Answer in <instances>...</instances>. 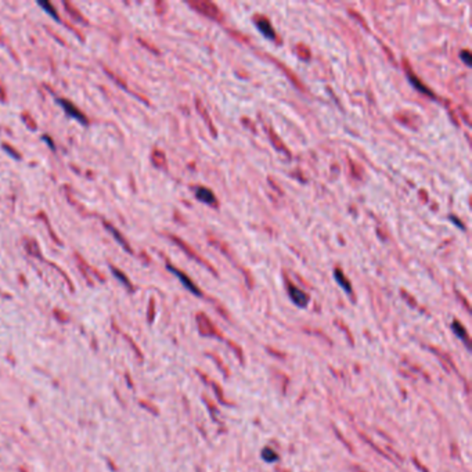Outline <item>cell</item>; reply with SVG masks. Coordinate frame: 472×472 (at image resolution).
<instances>
[{
  "label": "cell",
  "mask_w": 472,
  "mask_h": 472,
  "mask_svg": "<svg viewBox=\"0 0 472 472\" xmlns=\"http://www.w3.org/2000/svg\"><path fill=\"white\" fill-rule=\"evenodd\" d=\"M55 103L64 110L65 115H67L68 118H72V120L78 121L79 124L83 125V126H89V118L83 114L82 111L79 110L78 107L73 104L72 101L68 100V99H64V97H57V99H55Z\"/></svg>",
  "instance_id": "6da1fadb"
},
{
  "label": "cell",
  "mask_w": 472,
  "mask_h": 472,
  "mask_svg": "<svg viewBox=\"0 0 472 472\" xmlns=\"http://www.w3.org/2000/svg\"><path fill=\"white\" fill-rule=\"evenodd\" d=\"M197 324L200 334L204 335V337H213V338L223 339V334L213 326V323L209 320V317H206L204 313H198L197 314Z\"/></svg>",
  "instance_id": "7a4b0ae2"
},
{
  "label": "cell",
  "mask_w": 472,
  "mask_h": 472,
  "mask_svg": "<svg viewBox=\"0 0 472 472\" xmlns=\"http://www.w3.org/2000/svg\"><path fill=\"white\" fill-rule=\"evenodd\" d=\"M166 269H168V270H169L170 273H173V274L180 280V283H182V284L184 285V288H187L188 291H190L191 293H194L195 297H202L201 289L198 288L197 285L194 284L193 281H191V279H190V277H188L187 274H184L183 271L179 270V269H176L174 266H172L169 262L166 263Z\"/></svg>",
  "instance_id": "3957f363"
},
{
  "label": "cell",
  "mask_w": 472,
  "mask_h": 472,
  "mask_svg": "<svg viewBox=\"0 0 472 472\" xmlns=\"http://www.w3.org/2000/svg\"><path fill=\"white\" fill-rule=\"evenodd\" d=\"M287 291L291 301H292L298 307H306L309 303V295L305 293L302 289H299L297 285H293L289 280H287Z\"/></svg>",
  "instance_id": "277c9868"
},
{
  "label": "cell",
  "mask_w": 472,
  "mask_h": 472,
  "mask_svg": "<svg viewBox=\"0 0 472 472\" xmlns=\"http://www.w3.org/2000/svg\"><path fill=\"white\" fill-rule=\"evenodd\" d=\"M188 5L194 7L195 10H198L200 13L208 15L209 18H222V14H220L219 9L213 3H211V2H188Z\"/></svg>",
  "instance_id": "5b68a950"
},
{
  "label": "cell",
  "mask_w": 472,
  "mask_h": 472,
  "mask_svg": "<svg viewBox=\"0 0 472 472\" xmlns=\"http://www.w3.org/2000/svg\"><path fill=\"white\" fill-rule=\"evenodd\" d=\"M428 349H429V350H431V352L434 353V355H435L436 358L439 359L440 363H442V366L445 367L446 371L450 372V368H451V371L457 372V374H459V371H457V367H456V364H454L453 359L450 358V355H447V353H445V352H442L440 349L435 348V346H428ZM459 376H460V374H459Z\"/></svg>",
  "instance_id": "8992f818"
},
{
  "label": "cell",
  "mask_w": 472,
  "mask_h": 472,
  "mask_svg": "<svg viewBox=\"0 0 472 472\" xmlns=\"http://www.w3.org/2000/svg\"><path fill=\"white\" fill-rule=\"evenodd\" d=\"M103 226H104V227H106V229L108 230V231H110V234L112 235V237H114L115 241L120 244L121 247L124 248L126 252L133 253V249H132V248H130V245H129V241L126 239H125L124 235H122V234H121L120 231H118V230H116V227H114V226L111 225L110 222H107V220H104V219H103Z\"/></svg>",
  "instance_id": "52a82bcc"
},
{
  "label": "cell",
  "mask_w": 472,
  "mask_h": 472,
  "mask_svg": "<svg viewBox=\"0 0 472 472\" xmlns=\"http://www.w3.org/2000/svg\"><path fill=\"white\" fill-rule=\"evenodd\" d=\"M255 25H257V28L259 29V32L266 37V39H269V41H274V28L271 27V24L269 23V19H267L266 17H258V18L255 19Z\"/></svg>",
  "instance_id": "ba28073f"
},
{
  "label": "cell",
  "mask_w": 472,
  "mask_h": 472,
  "mask_svg": "<svg viewBox=\"0 0 472 472\" xmlns=\"http://www.w3.org/2000/svg\"><path fill=\"white\" fill-rule=\"evenodd\" d=\"M450 327H451V331L456 334V337L459 339H461L464 342V345H465V348L469 350V349H471V345H469V335H468V331L467 328L464 327V324H461L459 320H453V323H451V326Z\"/></svg>",
  "instance_id": "9c48e42d"
},
{
  "label": "cell",
  "mask_w": 472,
  "mask_h": 472,
  "mask_svg": "<svg viewBox=\"0 0 472 472\" xmlns=\"http://www.w3.org/2000/svg\"><path fill=\"white\" fill-rule=\"evenodd\" d=\"M194 194L198 201L208 204V205H216L215 194L212 193L209 188L206 187H194Z\"/></svg>",
  "instance_id": "30bf717a"
},
{
  "label": "cell",
  "mask_w": 472,
  "mask_h": 472,
  "mask_svg": "<svg viewBox=\"0 0 472 472\" xmlns=\"http://www.w3.org/2000/svg\"><path fill=\"white\" fill-rule=\"evenodd\" d=\"M63 5H64L65 11H67L68 15H71L75 21H78V23L83 24V25H89V21H87L86 17H85V15H83V14L81 13L78 9H76V7H75L71 2H67V0H64V2H63Z\"/></svg>",
  "instance_id": "8fae6325"
},
{
  "label": "cell",
  "mask_w": 472,
  "mask_h": 472,
  "mask_svg": "<svg viewBox=\"0 0 472 472\" xmlns=\"http://www.w3.org/2000/svg\"><path fill=\"white\" fill-rule=\"evenodd\" d=\"M23 243H24V248H25V251L28 252V255H31V257L37 258V259H42V261H43V258H42V252H41V247H39V244L36 243V240L25 237V239L23 240Z\"/></svg>",
  "instance_id": "7c38bea8"
},
{
  "label": "cell",
  "mask_w": 472,
  "mask_h": 472,
  "mask_svg": "<svg viewBox=\"0 0 472 472\" xmlns=\"http://www.w3.org/2000/svg\"><path fill=\"white\" fill-rule=\"evenodd\" d=\"M169 239L172 240V241H173V243H176V245H178V247H180L182 248V249H183L184 252H187L188 253V257H191L193 258V259H195V261H198V262H201V263H204V265H206V266L209 267V269H211L212 270V273H215V270H213V269H212L211 266H209V265H208V263H206V262H204L201 259V258L198 257L197 253L194 252L193 249H191V248L188 247L187 244L184 243V241H182V240L180 239H178V237H174V235H169Z\"/></svg>",
  "instance_id": "4fadbf2b"
},
{
  "label": "cell",
  "mask_w": 472,
  "mask_h": 472,
  "mask_svg": "<svg viewBox=\"0 0 472 472\" xmlns=\"http://www.w3.org/2000/svg\"><path fill=\"white\" fill-rule=\"evenodd\" d=\"M334 277H335V280H337V283L339 284V287L344 289L345 292L348 293V295L353 297L352 284H350V283H349V280L346 279V277H345L344 271L337 267V269H335V271H334Z\"/></svg>",
  "instance_id": "5bb4252c"
},
{
  "label": "cell",
  "mask_w": 472,
  "mask_h": 472,
  "mask_svg": "<svg viewBox=\"0 0 472 472\" xmlns=\"http://www.w3.org/2000/svg\"><path fill=\"white\" fill-rule=\"evenodd\" d=\"M110 270H111V273L115 276V279L118 280V281H121V283H122V284H124L125 287L130 291V292H133L134 291L133 284L130 283V280H129V277L125 274L124 271L120 270V269H118L116 266H114V265H110Z\"/></svg>",
  "instance_id": "9a60e30c"
},
{
  "label": "cell",
  "mask_w": 472,
  "mask_h": 472,
  "mask_svg": "<svg viewBox=\"0 0 472 472\" xmlns=\"http://www.w3.org/2000/svg\"><path fill=\"white\" fill-rule=\"evenodd\" d=\"M408 82L411 83L412 86L416 87V89H417L418 92L422 93V94H426V96L435 97V94H434V93H432L431 90H429V87H426L425 85H424V83H422L421 81H420V79L417 78V76H414V75H412L411 72H408Z\"/></svg>",
  "instance_id": "2e32d148"
},
{
  "label": "cell",
  "mask_w": 472,
  "mask_h": 472,
  "mask_svg": "<svg viewBox=\"0 0 472 472\" xmlns=\"http://www.w3.org/2000/svg\"><path fill=\"white\" fill-rule=\"evenodd\" d=\"M37 5L41 6L42 9L45 10V11H46L47 14H49V15H50L51 18L53 19H55V21H58V23H63V19H61V17H60V14H58V11H57V10H55V7L53 5H51L50 2H37Z\"/></svg>",
  "instance_id": "e0dca14e"
},
{
  "label": "cell",
  "mask_w": 472,
  "mask_h": 472,
  "mask_svg": "<svg viewBox=\"0 0 472 472\" xmlns=\"http://www.w3.org/2000/svg\"><path fill=\"white\" fill-rule=\"evenodd\" d=\"M359 436H360V438H362V439L364 440V442H366L367 445L370 446V447H372V449L376 450L377 453H378V454H381V456H382V457H385L386 460H389V461H392V463H395V460L392 459V457H390L389 454L386 453L385 450H382V449H381V447H378V446H377L376 443H374V442H372V440L370 439V438H368V436H367V435H364V434H362V432H359Z\"/></svg>",
  "instance_id": "ac0fdd59"
},
{
  "label": "cell",
  "mask_w": 472,
  "mask_h": 472,
  "mask_svg": "<svg viewBox=\"0 0 472 472\" xmlns=\"http://www.w3.org/2000/svg\"><path fill=\"white\" fill-rule=\"evenodd\" d=\"M261 457L263 461H266V463H276V461H279L280 456L277 451H274L270 447H265V449L262 450Z\"/></svg>",
  "instance_id": "d6986e66"
},
{
  "label": "cell",
  "mask_w": 472,
  "mask_h": 472,
  "mask_svg": "<svg viewBox=\"0 0 472 472\" xmlns=\"http://www.w3.org/2000/svg\"><path fill=\"white\" fill-rule=\"evenodd\" d=\"M151 161L156 168H165L166 166V156L161 150H154L152 151Z\"/></svg>",
  "instance_id": "ffe728a7"
},
{
  "label": "cell",
  "mask_w": 472,
  "mask_h": 472,
  "mask_svg": "<svg viewBox=\"0 0 472 472\" xmlns=\"http://www.w3.org/2000/svg\"><path fill=\"white\" fill-rule=\"evenodd\" d=\"M206 380L209 381L208 384H209V385L212 386V389H213V392H215L216 398H218V400H219V403L225 404V406H229L230 403H229V402H227V400L225 399V396H223V389H222V386L218 385V384H216L215 381L209 380L208 377H206Z\"/></svg>",
  "instance_id": "44dd1931"
},
{
  "label": "cell",
  "mask_w": 472,
  "mask_h": 472,
  "mask_svg": "<svg viewBox=\"0 0 472 472\" xmlns=\"http://www.w3.org/2000/svg\"><path fill=\"white\" fill-rule=\"evenodd\" d=\"M204 402H205L206 407H208V410H209V412H211L212 420H213L215 422H218V424H219L220 426H223V422H222V418H220L219 408L215 407V406H213V403H212V402L209 399H204Z\"/></svg>",
  "instance_id": "7402d4cb"
},
{
  "label": "cell",
  "mask_w": 472,
  "mask_h": 472,
  "mask_svg": "<svg viewBox=\"0 0 472 472\" xmlns=\"http://www.w3.org/2000/svg\"><path fill=\"white\" fill-rule=\"evenodd\" d=\"M75 259L78 261V267H79V270L82 271L83 277L87 280V283H89V284H93L92 280H90V277H89V271H87V270H90V266H87L86 262L83 261L79 253H75Z\"/></svg>",
  "instance_id": "603a6c76"
},
{
  "label": "cell",
  "mask_w": 472,
  "mask_h": 472,
  "mask_svg": "<svg viewBox=\"0 0 472 472\" xmlns=\"http://www.w3.org/2000/svg\"><path fill=\"white\" fill-rule=\"evenodd\" d=\"M104 71H106L107 75H108V76H110V78L112 79V81H114V82L116 83V85H120L121 87H124V90H126V92H128L129 87H128V85H126V82H125L124 78H121V76H118L116 73L112 72V71H110V69L107 68V67H104Z\"/></svg>",
  "instance_id": "cb8c5ba5"
},
{
  "label": "cell",
  "mask_w": 472,
  "mask_h": 472,
  "mask_svg": "<svg viewBox=\"0 0 472 472\" xmlns=\"http://www.w3.org/2000/svg\"><path fill=\"white\" fill-rule=\"evenodd\" d=\"M2 148H3V150H5V151L7 152V154H9V155L11 156V158H14V160L19 161L21 158H23V156H21V154H19L18 150H15L14 147L10 146L9 143H2Z\"/></svg>",
  "instance_id": "d4e9b609"
},
{
  "label": "cell",
  "mask_w": 472,
  "mask_h": 472,
  "mask_svg": "<svg viewBox=\"0 0 472 472\" xmlns=\"http://www.w3.org/2000/svg\"><path fill=\"white\" fill-rule=\"evenodd\" d=\"M21 120L24 121V124L27 125V128L29 129V130H36L37 129L36 122H35V120H33L32 116H31V114H28V112H23V114H21Z\"/></svg>",
  "instance_id": "484cf974"
},
{
  "label": "cell",
  "mask_w": 472,
  "mask_h": 472,
  "mask_svg": "<svg viewBox=\"0 0 472 472\" xmlns=\"http://www.w3.org/2000/svg\"><path fill=\"white\" fill-rule=\"evenodd\" d=\"M206 356H209V358H211V359H213V362H215L216 364H218V366L220 367V370H222V372H223V376H225V377H229V376H230V372L227 371V368H226L225 364H223V363L220 362V358H218V356H216V355H213V353H208Z\"/></svg>",
  "instance_id": "4316f807"
},
{
  "label": "cell",
  "mask_w": 472,
  "mask_h": 472,
  "mask_svg": "<svg viewBox=\"0 0 472 472\" xmlns=\"http://www.w3.org/2000/svg\"><path fill=\"white\" fill-rule=\"evenodd\" d=\"M227 345H229V346H231V348H233V350H234V353H235V355H237V358L240 359V362L241 363H244V353H243V349L240 348L239 345H235L234 344V342H227Z\"/></svg>",
  "instance_id": "83f0119b"
},
{
  "label": "cell",
  "mask_w": 472,
  "mask_h": 472,
  "mask_svg": "<svg viewBox=\"0 0 472 472\" xmlns=\"http://www.w3.org/2000/svg\"><path fill=\"white\" fill-rule=\"evenodd\" d=\"M460 58H461V60H463L464 63H465V65H468V67H471V65H472L471 53H469L468 50L461 51V53H460Z\"/></svg>",
  "instance_id": "f1b7e54d"
},
{
  "label": "cell",
  "mask_w": 472,
  "mask_h": 472,
  "mask_svg": "<svg viewBox=\"0 0 472 472\" xmlns=\"http://www.w3.org/2000/svg\"><path fill=\"white\" fill-rule=\"evenodd\" d=\"M195 103H197V107L198 108H200V112H201L202 115H204V118H205L206 121H208V124H209V128H211V130L212 132H213V134H215V130H213V128H212V125H211V120H209V116H208V114H206L205 112V110H204V107H202V104H201V101L198 100H195Z\"/></svg>",
  "instance_id": "f546056e"
},
{
  "label": "cell",
  "mask_w": 472,
  "mask_h": 472,
  "mask_svg": "<svg viewBox=\"0 0 472 472\" xmlns=\"http://www.w3.org/2000/svg\"><path fill=\"white\" fill-rule=\"evenodd\" d=\"M334 431H335V434H337V436H338L339 439L342 440V443H344V445L346 446V447H348L349 451H352V453H353V451H355V450H353V446L350 445V443H348V442H346V440L344 439V436H342V434H341V432H338V429H337L335 426H334Z\"/></svg>",
  "instance_id": "4dcf8cb0"
},
{
  "label": "cell",
  "mask_w": 472,
  "mask_h": 472,
  "mask_svg": "<svg viewBox=\"0 0 472 472\" xmlns=\"http://www.w3.org/2000/svg\"><path fill=\"white\" fill-rule=\"evenodd\" d=\"M137 41L140 42V43H142L143 46H144V47H147V49H148V50H150V51H152V53H155V54H158V53H160V51H158V49H155V47H152V46H151V43H148V42H147V41H143L142 37H139Z\"/></svg>",
  "instance_id": "1f68e13d"
},
{
  "label": "cell",
  "mask_w": 472,
  "mask_h": 472,
  "mask_svg": "<svg viewBox=\"0 0 472 472\" xmlns=\"http://www.w3.org/2000/svg\"><path fill=\"white\" fill-rule=\"evenodd\" d=\"M154 306H155L154 305V299H151L150 301V309H148V321L150 323H152V320H154Z\"/></svg>",
  "instance_id": "d6a6232c"
},
{
  "label": "cell",
  "mask_w": 472,
  "mask_h": 472,
  "mask_svg": "<svg viewBox=\"0 0 472 472\" xmlns=\"http://www.w3.org/2000/svg\"><path fill=\"white\" fill-rule=\"evenodd\" d=\"M42 139H43V140H45V142H47V146L50 147L51 150H53V151H54V150H55L54 142H53V140H51V139H50V136H47V134H43V136H42Z\"/></svg>",
  "instance_id": "836d02e7"
},
{
  "label": "cell",
  "mask_w": 472,
  "mask_h": 472,
  "mask_svg": "<svg viewBox=\"0 0 472 472\" xmlns=\"http://www.w3.org/2000/svg\"><path fill=\"white\" fill-rule=\"evenodd\" d=\"M267 352L270 353V355H274V356H277V358H280V359L287 358V355H285V353L277 352V350H274V349H271V348H267Z\"/></svg>",
  "instance_id": "e575fe53"
},
{
  "label": "cell",
  "mask_w": 472,
  "mask_h": 472,
  "mask_svg": "<svg viewBox=\"0 0 472 472\" xmlns=\"http://www.w3.org/2000/svg\"><path fill=\"white\" fill-rule=\"evenodd\" d=\"M6 100H7V93H6L5 86L0 83V101H2V103H5Z\"/></svg>",
  "instance_id": "d590c367"
},
{
  "label": "cell",
  "mask_w": 472,
  "mask_h": 472,
  "mask_svg": "<svg viewBox=\"0 0 472 472\" xmlns=\"http://www.w3.org/2000/svg\"><path fill=\"white\" fill-rule=\"evenodd\" d=\"M449 219H450V220H453V223H454V225H456V226H459L460 229H465V227H464V225H463V223H460V220L457 219V218H456V216H453V215H451V216H449Z\"/></svg>",
  "instance_id": "8d00e7d4"
},
{
  "label": "cell",
  "mask_w": 472,
  "mask_h": 472,
  "mask_svg": "<svg viewBox=\"0 0 472 472\" xmlns=\"http://www.w3.org/2000/svg\"><path fill=\"white\" fill-rule=\"evenodd\" d=\"M352 469L353 472H366L362 467H359V465H352Z\"/></svg>",
  "instance_id": "74e56055"
},
{
  "label": "cell",
  "mask_w": 472,
  "mask_h": 472,
  "mask_svg": "<svg viewBox=\"0 0 472 472\" xmlns=\"http://www.w3.org/2000/svg\"><path fill=\"white\" fill-rule=\"evenodd\" d=\"M0 42H2V43H5V36H3V33H2V31H0Z\"/></svg>",
  "instance_id": "f35d334b"
},
{
  "label": "cell",
  "mask_w": 472,
  "mask_h": 472,
  "mask_svg": "<svg viewBox=\"0 0 472 472\" xmlns=\"http://www.w3.org/2000/svg\"><path fill=\"white\" fill-rule=\"evenodd\" d=\"M277 471H279V472H287V471H284V469H280V468L277 469Z\"/></svg>",
  "instance_id": "ab89813d"
}]
</instances>
